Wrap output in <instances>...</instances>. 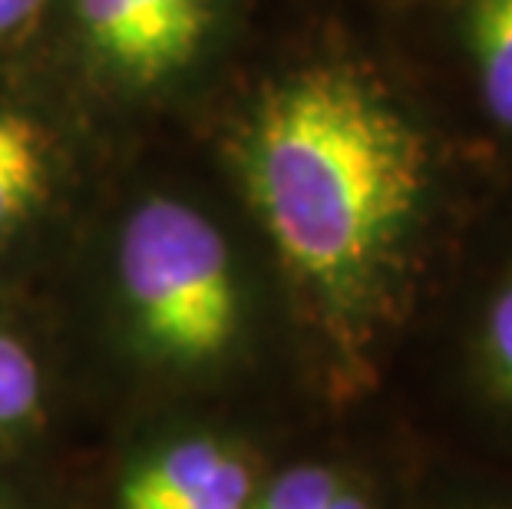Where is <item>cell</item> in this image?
<instances>
[{"mask_svg": "<svg viewBox=\"0 0 512 509\" xmlns=\"http://www.w3.org/2000/svg\"><path fill=\"white\" fill-rule=\"evenodd\" d=\"M232 162L314 328L337 364L364 371L427 215L423 126L364 67L311 60L248 100Z\"/></svg>", "mask_w": 512, "mask_h": 509, "instance_id": "6da1fadb", "label": "cell"}, {"mask_svg": "<svg viewBox=\"0 0 512 509\" xmlns=\"http://www.w3.org/2000/svg\"><path fill=\"white\" fill-rule=\"evenodd\" d=\"M116 281L136 338L176 367L215 364L242 334V285L222 229L195 205L149 196L126 215Z\"/></svg>", "mask_w": 512, "mask_h": 509, "instance_id": "7a4b0ae2", "label": "cell"}, {"mask_svg": "<svg viewBox=\"0 0 512 509\" xmlns=\"http://www.w3.org/2000/svg\"><path fill=\"white\" fill-rule=\"evenodd\" d=\"M70 10L83 57L126 93L185 77L222 20V0H70Z\"/></svg>", "mask_w": 512, "mask_h": 509, "instance_id": "3957f363", "label": "cell"}, {"mask_svg": "<svg viewBox=\"0 0 512 509\" xmlns=\"http://www.w3.org/2000/svg\"><path fill=\"white\" fill-rule=\"evenodd\" d=\"M238 460L245 457L222 440H176L126 476L119 509H192L225 480Z\"/></svg>", "mask_w": 512, "mask_h": 509, "instance_id": "277c9868", "label": "cell"}, {"mask_svg": "<svg viewBox=\"0 0 512 509\" xmlns=\"http://www.w3.org/2000/svg\"><path fill=\"white\" fill-rule=\"evenodd\" d=\"M57 166L60 153L50 126L20 106H0V238L40 209Z\"/></svg>", "mask_w": 512, "mask_h": 509, "instance_id": "5b68a950", "label": "cell"}, {"mask_svg": "<svg viewBox=\"0 0 512 509\" xmlns=\"http://www.w3.org/2000/svg\"><path fill=\"white\" fill-rule=\"evenodd\" d=\"M460 30L483 110L512 133V0H463Z\"/></svg>", "mask_w": 512, "mask_h": 509, "instance_id": "8992f818", "label": "cell"}, {"mask_svg": "<svg viewBox=\"0 0 512 509\" xmlns=\"http://www.w3.org/2000/svg\"><path fill=\"white\" fill-rule=\"evenodd\" d=\"M43 381L34 351L14 334L0 331V430L27 424L40 410Z\"/></svg>", "mask_w": 512, "mask_h": 509, "instance_id": "52a82bcc", "label": "cell"}, {"mask_svg": "<svg viewBox=\"0 0 512 509\" xmlns=\"http://www.w3.org/2000/svg\"><path fill=\"white\" fill-rule=\"evenodd\" d=\"M344 486V473L321 467V463H301L275 476L261 496H252L248 509H328Z\"/></svg>", "mask_w": 512, "mask_h": 509, "instance_id": "ba28073f", "label": "cell"}, {"mask_svg": "<svg viewBox=\"0 0 512 509\" xmlns=\"http://www.w3.org/2000/svg\"><path fill=\"white\" fill-rule=\"evenodd\" d=\"M483 354L493 384L512 404V278L489 301L483 324Z\"/></svg>", "mask_w": 512, "mask_h": 509, "instance_id": "9c48e42d", "label": "cell"}, {"mask_svg": "<svg viewBox=\"0 0 512 509\" xmlns=\"http://www.w3.org/2000/svg\"><path fill=\"white\" fill-rule=\"evenodd\" d=\"M252 496H255L252 470H248L245 460H238L235 467L225 473V480L192 509H248L252 506Z\"/></svg>", "mask_w": 512, "mask_h": 509, "instance_id": "30bf717a", "label": "cell"}, {"mask_svg": "<svg viewBox=\"0 0 512 509\" xmlns=\"http://www.w3.org/2000/svg\"><path fill=\"white\" fill-rule=\"evenodd\" d=\"M47 0H0V47L17 40L40 17Z\"/></svg>", "mask_w": 512, "mask_h": 509, "instance_id": "8fae6325", "label": "cell"}, {"mask_svg": "<svg viewBox=\"0 0 512 509\" xmlns=\"http://www.w3.org/2000/svg\"><path fill=\"white\" fill-rule=\"evenodd\" d=\"M328 509H374V506H370V503L364 500V496L357 493V490H351V483H347L344 490L337 493L334 500H331V506H328Z\"/></svg>", "mask_w": 512, "mask_h": 509, "instance_id": "7c38bea8", "label": "cell"}, {"mask_svg": "<svg viewBox=\"0 0 512 509\" xmlns=\"http://www.w3.org/2000/svg\"><path fill=\"white\" fill-rule=\"evenodd\" d=\"M0 509H7V506H4V503H0Z\"/></svg>", "mask_w": 512, "mask_h": 509, "instance_id": "4fadbf2b", "label": "cell"}]
</instances>
